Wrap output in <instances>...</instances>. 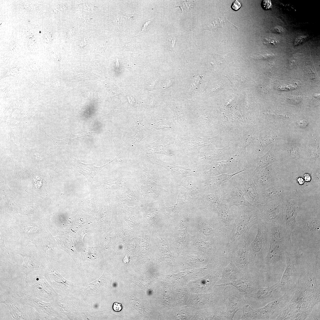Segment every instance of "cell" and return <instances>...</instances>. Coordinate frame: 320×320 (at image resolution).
Listing matches in <instances>:
<instances>
[{
	"mask_svg": "<svg viewBox=\"0 0 320 320\" xmlns=\"http://www.w3.org/2000/svg\"><path fill=\"white\" fill-rule=\"evenodd\" d=\"M237 207L238 209L234 222L228 238L226 246L227 253L241 238L249 233L250 228L257 224L260 218L258 208L252 204Z\"/></svg>",
	"mask_w": 320,
	"mask_h": 320,
	"instance_id": "obj_1",
	"label": "cell"
},
{
	"mask_svg": "<svg viewBox=\"0 0 320 320\" xmlns=\"http://www.w3.org/2000/svg\"><path fill=\"white\" fill-rule=\"evenodd\" d=\"M270 246L265 260L266 270L270 271L280 262L282 253L289 244L284 222L268 225Z\"/></svg>",
	"mask_w": 320,
	"mask_h": 320,
	"instance_id": "obj_2",
	"label": "cell"
},
{
	"mask_svg": "<svg viewBox=\"0 0 320 320\" xmlns=\"http://www.w3.org/2000/svg\"><path fill=\"white\" fill-rule=\"evenodd\" d=\"M257 224V233L249 245L250 260L255 270L265 272V260L270 246L268 226L260 218Z\"/></svg>",
	"mask_w": 320,
	"mask_h": 320,
	"instance_id": "obj_3",
	"label": "cell"
},
{
	"mask_svg": "<svg viewBox=\"0 0 320 320\" xmlns=\"http://www.w3.org/2000/svg\"><path fill=\"white\" fill-rule=\"evenodd\" d=\"M251 240L249 233L241 238L229 251V260L235 263L243 275L251 272L257 271L252 267L250 260L249 245Z\"/></svg>",
	"mask_w": 320,
	"mask_h": 320,
	"instance_id": "obj_4",
	"label": "cell"
},
{
	"mask_svg": "<svg viewBox=\"0 0 320 320\" xmlns=\"http://www.w3.org/2000/svg\"><path fill=\"white\" fill-rule=\"evenodd\" d=\"M220 187L223 199L229 207L251 204L245 197L244 190L237 174L222 185Z\"/></svg>",
	"mask_w": 320,
	"mask_h": 320,
	"instance_id": "obj_5",
	"label": "cell"
},
{
	"mask_svg": "<svg viewBox=\"0 0 320 320\" xmlns=\"http://www.w3.org/2000/svg\"><path fill=\"white\" fill-rule=\"evenodd\" d=\"M26 294L36 297H41L48 299L52 303L57 298V295L48 282L43 273L35 275L28 281L24 290Z\"/></svg>",
	"mask_w": 320,
	"mask_h": 320,
	"instance_id": "obj_6",
	"label": "cell"
},
{
	"mask_svg": "<svg viewBox=\"0 0 320 320\" xmlns=\"http://www.w3.org/2000/svg\"><path fill=\"white\" fill-rule=\"evenodd\" d=\"M223 294L227 320H233L235 313L239 310H243L248 304L244 293L233 285L228 284L223 290Z\"/></svg>",
	"mask_w": 320,
	"mask_h": 320,
	"instance_id": "obj_7",
	"label": "cell"
},
{
	"mask_svg": "<svg viewBox=\"0 0 320 320\" xmlns=\"http://www.w3.org/2000/svg\"><path fill=\"white\" fill-rule=\"evenodd\" d=\"M265 273L253 271L245 274L228 285H233L240 292L245 293V295H249L254 291L265 287L264 280Z\"/></svg>",
	"mask_w": 320,
	"mask_h": 320,
	"instance_id": "obj_8",
	"label": "cell"
},
{
	"mask_svg": "<svg viewBox=\"0 0 320 320\" xmlns=\"http://www.w3.org/2000/svg\"><path fill=\"white\" fill-rule=\"evenodd\" d=\"M283 198L256 206L259 211L260 218L268 225L284 222Z\"/></svg>",
	"mask_w": 320,
	"mask_h": 320,
	"instance_id": "obj_9",
	"label": "cell"
},
{
	"mask_svg": "<svg viewBox=\"0 0 320 320\" xmlns=\"http://www.w3.org/2000/svg\"><path fill=\"white\" fill-rule=\"evenodd\" d=\"M297 208V198L293 193L285 196L283 200L284 221L286 228L287 239L290 246L293 244L291 240V234L293 230L298 225L296 220V209Z\"/></svg>",
	"mask_w": 320,
	"mask_h": 320,
	"instance_id": "obj_10",
	"label": "cell"
},
{
	"mask_svg": "<svg viewBox=\"0 0 320 320\" xmlns=\"http://www.w3.org/2000/svg\"><path fill=\"white\" fill-rule=\"evenodd\" d=\"M237 175L247 201L255 206L260 204L259 195L252 172L246 170L238 173Z\"/></svg>",
	"mask_w": 320,
	"mask_h": 320,
	"instance_id": "obj_11",
	"label": "cell"
},
{
	"mask_svg": "<svg viewBox=\"0 0 320 320\" xmlns=\"http://www.w3.org/2000/svg\"><path fill=\"white\" fill-rule=\"evenodd\" d=\"M231 207H229L223 199L217 211L220 232L227 239L232 229L231 223L234 220L238 211Z\"/></svg>",
	"mask_w": 320,
	"mask_h": 320,
	"instance_id": "obj_12",
	"label": "cell"
},
{
	"mask_svg": "<svg viewBox=\"0 0 320 320\" xmlns=\"http://www.w3.org/2000/svg\"><path fill=\"white\" fill-rule=\"evenodd\" d=\"M4 300L1 302L5 304L9 308L12 317L17 320H29L26 312L25 304L17 294L15 296L9 292L4 296Z\"/></svg>",
	"mask_w": 320,
	"mask_h": 320,
	"instance_id": "obj_13",
	"label": "cell"
},
{
	"mask_svg": "<svg viewBox=\"0 0 320 320\" xmlns=\"http://www.w3.org/2000/svg\"><path fill=\"white\" fill-rule=\"evenodd\" d=\"M252 174L258 193L275 185L276 179V173L271 167H266L259 172Z\"/></svg>",
	"mask_w": 320,
	"mask_h": 320,
	"instance_id": "obj_14",
	"label": "cell"
},
{
	"mask_svg": "<svg viewBox=\"0 0 320 320\" xmlns=\"http://www.w3.org/2000/svg\"><path fill=\"white\" fill-rule=\"evenodd\" d=\"M291 190L283 188L271 186L258 193L260 204H264L272 201L283 199L286 196L293 193Z\"/></svg>",
	"mask_w": 320,
	"mask_h": 320,
	"instance_id": "obj_15",
	"label": "cell"
},
{
	"mask_svg": "<svg viewBox=\"0 0 320 320\" xmlns=\"http://www.w3.org/2000/svg\"><path fill=\"white\" fill-rule=\"evenodd\" d=\"M229 263L224 268L218 281V285L226 286L229 283L242 277L243 275L235 263L230 260Z\"/></svg>",
	"mask_w": 320,
	"mask_h": 320,
	"instance_id": "obj_16",
	"label": "cell"
},
{
	"mask_svg": "<svg viewBox=\"0 0 320 320\" xmlns=\"http://www.w3.org/2000/svg\"><path fill=\"white\" fill-rule=\"evenodd\" d=\"M17 294L25 304L33 307L38 311L49 316H53V314H55L50 303L43 302L36 297L26 294L23 292Z\"/></svg>",
	"mask_w": 320,
	"mask_h": 320,
	"instance_id": "obj_17",
	"label": "cell"
},
{
	"mask_svg": "<svg viewBox=\"0 0 320 320\" xmlns=\"http://www.w3.org/2000/svg\"><path fill=\"white\" fill-rule=\"evenodd\" d=\"M117 197L123 203L127 205H135L143 201L140 186L137 184L119 194Z\"/></svg>",
	"mask_w": 320,
	"mask_h": 320,
	"instance_id": "obj_18",
	"label": "cell"
},
{
	"mask_svg": "<svg viewBox=\"0 0 320 320\" xmlns=\"http://www.w3.org/2000/svg\"><path fill=\"white\" fill-rule=\"evenodd\" d=\"M118 156L117 155L115 158L112 160L111 162L101 167H95L94 165V164H84L81 162L80 161L76 159H75L73 161L74 164V165L76 168H77V169L79 170V172H81V173L85 176L86 173H87L88 172V171H89V173L90 172V173L92 178H93L94 177L91 173H92L94 176L96 174L100 172V170L102 168L110 163L115 160Z\"/></svg>",
	"mask_w": 320,
	"mask_h": 320,
	"instance_id": "obj_19",
	"label": "cell"
},
{
	"mask_svg": "<svg viewBox=\"0 0 320 320\" xmlns=\"http://www.w3.org/2000/svg\"><path fill=\"white\" fill-rule=\"evenodd\" d=\"M240 173L234 174L225 173L215 176L207 177L208 178L207 180V184L210 188H217L228 181L233 176Z\"/></svg>",
	"mask_w": 320,
	"mask_h": 320,
	"instance_id": "obj_20",
	"label": "cell"
},
{
	"mask_svg": "<svg viewBox=\"0 0 320 320\" xmlns=\"http://www.w3.org/2000/svg\"><path fill=\"white\" fill-rule=\"evenodd\" d=\"M140 187L143 200L147 201L157 198L161 194L160 189L154 185H141Z\"/></svg>",
	"mask_w": 320,
	"mask_h": 320,
	"instance_id": "obj_21",
	"label": "cell"
},
{
	"mask_svg": "<svg viewBox=\"0 0 320 320\" xmlns=\"http://www.w3.org/2000/svg\"><path fill=\"white\" fill-rule=\"evenodd\" d=\"M139 15L137 14H127L120 12L116 15L113 22L118 26H123L132 24L135 21Z\"/></svg>",
	"mask_w": 320,
	"mask_h": 320,
	"instance_id": "obj_22",
	"label": "cell"
},
{
	"mask_svg": "<svg viewBox=\"0 0 320 320\" xmlns=\"http://www.w3.org/2000/svg\"><path fill=\"white\" fill-rule=\"evenodd\" d=\"M242 311L243 313L241 320L262 319L256 309L252 308L248 304Z\"/></svg>",
	"mask_w": 320,
	"mask_h": 320,
	"instance_id": "obj_23",
	"label": "cell"
},
{
	"mask_svg": "<svg viewBox=\"0 0 320 320\" xmlns=\"http://www.w3.org/2000/svg\"><path fill=\"white\" fill-rule=\"evenodd\" d=\"M275 160L274 154L272 152L263 158H262L258 162L256 169L252 172L253 174H257L260 172L263 169L273 163Z\"/></svg>",
	"mask_w": 320,
	"mask_h": 320,
	"instance_id": "obj_24",
	"label": "cell"
},
{
	"mask_svg": "<svg viewBox=\"0 0 320 320\" xmlns=\"http://www.w3.org/2000/svg\"><path fill=\"white\" fill-rule=\"evenodd\" d=\"M26 312L30 320H47L50 319L49 315L39 312L28 305L26 307Z\"/></svg>",
	"mask_w": 320,
	"mask_h": 320,
	"instance_id": "obj_25",
	"label": "cell"
},
{
	"mask_svg": "<svg viewBox=\"0 0 320 320\" xmlns=\"http://www.w3.org/2000/svg\"><path fill=\"white\" fill-rule=\"evenodd\" d=\"M95 133V132H89L85 134L78 135L71 134L68 137H65L62 140L57 139L54 138H52V137L51 138L56 143L57 145L58 146H64L66 144L73 142L75 140H77L81 137L85 136H89L90 135H93Z\"/></svg>",
	"mask_w": 320,
	"mask_h": 320,
	"instance_id": "obj_26",
	"label": "cell"
},
{
	"mask_svg": "<svg viewBox=\"0 0 320 320\" xmlns=\"http://www.w3.org/2000/svg\"><path fill=\"white\" fill-rule=\"evenodd\" d=\"M320 219H314L307 222L303 225L304 231L320 233Z\"/></svg>",
	"mask_w": 320,
	"mask_h": 320,
	"instance_id": "obj_27",
	"label": "cell"
},
{
	"mask_svg": "<svg viewBox=\"0 0 320 320\" xmlns=\"http://www.w3.org/2000/svg\"><path fill=\"white\" fill-rule=\"evenodd\" d=\"M184 197L183 196L179 194L176 204L172 207H166L167 209L169 212H172L174 213L180 210L185 200Z\"/></svg>",
	"mask_w": 320,
	"mask_h": 320,
	"instance_id": "obj_28",
	"label": "cell"
},
{
	"mask_svg": "<svg viewBox=\"0 0 320 320\" xmlns=\"http://www.w3.org/2000/svg\"><path fill=\"white\" fill-rule=\"evenodd\" d=\"M288 153L292 159L297 160L300 159V152L295 147H290L288 148Z\"/></svg>",
	"mask_w": 320,
	"mask_h": 320,
	"instance_id": "obj_29",
	"label": "cell"
},
{
	"mask_svg": "<svg viewBox=\"0 0 320 320\" xmlns=\"http://www.w3.org/2000/svg\"><path fill=\"white\" fill-rule=\"evenodd\" d=\"M261 5L262 7L265 10L270 9L272 7L271 1L269 0H263L261 2Z\"/></svg>",
	"mask_w": 320,
	"mask_h": 320,
	"instance_id": "obj_30",
	"label": "cell"
},
{
	"mask_svg": "<svg viewBox=\"0 0 320 320\" xmlns=\"http://www.w3.org/2000/svg\"><path fill=\"white\" fill-rule=\"evenodd\" d=\"M177 40H176V38L174 37L170 42L169 47L168 48L172 52L175 53L176 52V51L175 49V45Z\"/></svg>",
	"mask_w": 320,
	"mask_h": 320,
	"instance_id": "obj_31",
	"label": "cell"
},
{
	"mask_svg": "<svg viewBox=\"0 0 320 320\" xmlns=\"http://www.w3.org/2000/svg\"><path fill=\"white\" fill-rule=\"evenodd\" d=\"M123 307L121 304L118 302L114 303L113 305V309L115 311L119 312L120 311L122 310Z\"/></svg>",
	"mask_w": 320,
	"mask_h": 320,
	"instance_id": "obj_32",
	"label": "cell"
},
{
	"mask_svg": "<svg viewBox=\"0 0 320 320\" xmlns=\"http://www.w3.org/2000/svg\"><path fill=\"white\" fill-rule=\"evenodd\" d=\"M241 6V3L236 0L233 3L231 7L233 10L237 11L240 9Z\"/></svg>",
	"mask_w": 320,
	"mask_h": 320,
	"instance_id": "obj_33",
	"label": "cell"
},
{
	"mask_svg": "<svg viewBox=\"0 0 320 320\" xmlns=\"http://www.w3.org/2000/svg\"><path fill=\"white\" fill-rule=\"evenodd\" d=\"M153 19L148 20L144 23L142 26V31H145V30H147V27L150 24L152 20Z\"/></svg>",
	"mask_w": 320,
	"mask_h": 320,
	"instance_id": "obj_34",
	"label": "cell"
}]
</instances>
